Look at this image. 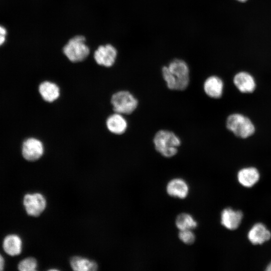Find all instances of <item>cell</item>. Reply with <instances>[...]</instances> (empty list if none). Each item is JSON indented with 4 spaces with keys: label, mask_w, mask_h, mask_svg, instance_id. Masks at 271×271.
Instances as JSON below:
<instances>
[{
    "label": "cell",
    "mask_w": 271,
    "mask_h": 271,
    "mask_svg": "<svg viewBox=\"0 0 271 271\" xmlns=\"http://www.w3.org/2000/svg\"><path fill=\"white\" fill-rule=\"evenodd\" d=\"M167 85L170 90H184L190 83V69L184 60L174 59L167 65Z\"/></svg>",
    "instance_id": "6da1fadb"
},
{
    "label": "cell",
    "mask_w": 271,
    "mask_h": 271,
    "mask_svg": "<svg viewBox=\"0 0 271 271\" xmlns=\"http://www.w3.org/2000/svg\"><path fill=\"white\" fill-rule=\"evenodd\" d=\"M203 87L207 96L212 98H219L223 94V82L217 76H210L204 81Z\"/></svg>",
    "instance_id": "8fae6325"
},
{
    "label": "cell",
    "mask_w": 271,
    "mask_h": 271,
    "mask_svg": "<svg viewBox=\"0 0 271 271\" xmlns=\"http://www.w3.org/2000/svg\"><path fill=\"white\" fill-rule=\"evenodd\" d=\"M82 35L75 36L68 41L63 48V52L69 61L79 62L84 60L89 55L90 49Z\"/></svg>",
    "instance_id": "3957f363"
},
{
    "label": "cell",
    "mask_w": 271,
    "mask_h": 271,
    "mask_svg": "<svg viewBox=\"0 0 271 271\" xmlns=\"http://www.w3.org/2000/svg\"><path fill=\"white\" fill-rule=\"evenodd\" d=\"M106 126L112 133L121 134L126 131L127 122L121 114L115 112L108 117Z\"/></svg>",
    "instance_id": "2e32d148"
},
{
    "label": "cell",
    "mask_w": 271,
    "mask_h": 271,
    "mask_svg": "<svg viewBox=\"0 0 271 271\" xmlns=\"http://www.w3.org/2000/svg\"><path fill=\"white\" fill-rule=\"evenodd\" d=\"M5 252L10 256L20 254L22 250V241L20 237L15 234L7 235L3 242Z\"/></svg>",
    "instance_id": "9a60e30c"
},
{
    "label": "cell",
    "mask_w": 271,
    "mask_h": 271,
    "mask_svg": "<svg viewBox=\"0 0 271 271\" xmlns=\"http://www.w3.org/2000/svg\"><path fill=\"white\" fill-rule=\"evenodd\" d=\"M117 55V49L111 44H107L97 48L94 53V59L98 65L109 67L115 63Z\"/></svg>",
    "instance_id": "52a82bcc"
},
{
    "label": "cell",
    "mask_w": 271,
    "mask_h": 271,
    "mask_svg": "<svg viewBox=\"0 0 271 271\" xmlns=\"http://www.w3.org/2000/svg\"><path fill=\"white\" fill-rule=\"evenodd\" d=\"M265 270L271 271V262L267 265Z\"/></svg>",
    "instance_id": "cb8c5ba5"
},
{
    "label": "cell",
    "mask_w": 271,
    "mask_h": 271,
    "mask_svg": "<svg viewBox=\"0 0 271 271\" xmlns=\"http://www.w3.org/2000/svg\"><path fill=\"white\" fill-rule=\"evenodd\" d=\"M23 204L29 215L36 217L39 216L45 210L46 201L41 194H27L24 197Z\"/></svg>",
    "instance_id": "8992f818"
},
{
    "label": "cell",
    "mask_w": 271,
    "mask_h": 271,
    "mask_svg": "<svg viewBox=\"0 0 271 271\" xmlns=\"http://www.w3.org/2000/svg\"><path fill=\"white\" fill-rule=\"evenodd\" d=\"M5 259L2 255L0 253V271L4 269L5 267Z\"/></svg>",
    "instance_id": "603a6c76"
},
{
    "label": "cell",
    "mask_w": 271,
    "mask_h": 271,
    "mask_svg": "<svg viewBox=\"0 0 271 271\" xmlns=\"http://www.w3.org/2000/svg\"><path fill=\"white\" fill-rule=\"evenodd\" d=\"M44 153L42 143L35 138L25 140L22 146L23 157L29 161H35L40 159Z\"/></svg>",
    "instance_id": "ba28073f"
},
{
    "label": "cell",
    "mask_w": 271,
    "mask_h": 271,
    "mask_svg": "<svg viewBox=\"0 0 271 271\" xmlns=\"http://www.w3.org/2000/svg\"><path fill=\"white\" fill-rule=\"evenodd\" d=\"M7 36V30L3 25H0V46L6 42Z\"/></svg>",
    "instance_id": "7402d4cb"
},
{
    "label": "cell",
    "mask_w": 271,
    "mask_h": 271,
    "mask_svg": "<svg viewBox=\"0 0 271 271\" xmlns=\"http://www.w3.org/2000/svg\"><path fill=\"white\" fill-rule=\"evenodd\" d=\"M156 150L166 158H171L177 154L181 144L179 137L174 132L161 129L158 131L153 138Z\"/></svg>",
    "instance_id": "7a4b0ae2"
},
{
    "label": "cell",
    "mask_w": 271,
    "mask_h": 271,
    "mask_svg": "<svg viewBox=\"0 0 271 271\" xmlns=\"http://www.w3.org/2000/svg\"><path fill=\"white\" fill-rule=\"evenodd\" d=\"M72 269L76 271H94L97 269V264L93 261L80 256H74L70 260Z\"/></svg>",
    "instance_id": "ac0fdd59"
},
{
    "label": "cell",
    "mask_w": 271,
    "mask_h": 271,
    "mask_svg": "<svg viewBox=\"0 0 271 271\" xmlns=\"http://www.w3.org/2000/svg\"><path fill=\"white\" fill-rule=\"evenodd\" d=\"M237 1H239V2H245V1H246L247 0H237Z\"/></svg>",
    "instance_id": "d4e9b609"
},
{
    "label": "cell",
    "mask_w": 271,
    "mask_h": 271,
    "mask_svg": "<svg viewBox=\"0 0 271 271\" xmlns=\"http://www.w3.org/2000/svg\"><path fill=\"white\" fill-rule=\"evenodd\" d=\"M243 217L240 210H234L230 207L224 209L221 213L220 223L226 228L234 230L241 224Z\"/></svg>",
    "instance_id": "9c48e42d"
},
{
    "label": "cell",
    "mask_w": 271,
    "mask_h": 271,
    "mask_svg": "<svg viewBox=\"0 0 271 271\" xmlns=\"http://www.w3.org/2000/svg\"><path fill=\"white\" fill-rule=\"evenodd\" d=\"M238 182L245 187H251L259 180L260 174L254 167L244 168L240 170L237 173Z\"/></svg>",
    "instance_id": "5bb4252c"
},
{
    "label": "cell",
    "mask_w": 271,
    "mask_h": 271,
    "mask_svg": "<svg viewBox=\"0 0 271 271\" xmlns=\"http://www.w3.org/2000/svg\"><path fill=\"white\" fill-rule=\"evenodd\" d=\"M226 127L236 136L246 138L255 131L253 124L247 117L239 113L229 115L226 120Z\"/></svg>",
    "instance_id": "277c9868"
},
{
    "label": "cell",
    "mask_w": 271,
    "mask_h": 271,
    "mask_svg": "<svg viewBox=\"0 0 271 271\" xmlns=\"http://www.w3.org/2000/svg\"><path fill=\"white\" fill-rule=\"evenodd\" d=\"M111 102L113 110L121 114L132 113L138 107L139 101L137 98L127 91H119L111 97Z\"/></svg>",
    "instance_id": "5b68a950"
},
{
    "label": "cell",
    "mask_w": 271,
    "mask_h": 271,
    "mask_svg": "<svg viewBox=\"0 0 271 271\" xmlns=\"http://www.w3.org/2000/svg\"><path fill=\"white\" fill-rule=\"evenodd\" d=\"M39 91L42 97L46 101L52 102L56 100L60 95L59 87L50 81L42 82L39 87Z\"/></svg>",
    "instance_id": "e0dca14e"
},
{
    "label": "cell",
    "mask_w": 271,
    "mask_h": 271,
    "mask_svg": "<svg viewBox=\"0 0 271 271\" xmlns=\"http://www.w3.org/2000/svg\"><path fill=\"white\" fill-rule=\"evenodd\" d=\"M178 236L183 243L187 244H191L195 240V235L192 230H180Z\"/></svg>",
    "instance_id": "44dd1931"
},
{
    "label": "cell",
    "mask_w": 271,
    "mask_h": 271,
    "mask_svg": "<svg viewBox=\"0 0 271 271\" xmlns=\"http://www.w3.org/2000/svg\"><path fill=\"white\" fill-rule=\"evenodd\" d=\"M249 241L253 245H260L268 241L271 232L262 223L254 224L247 233Z\"/></svg>",
    "instance_id": "30bf717a"
},
{
    "label": "cell",
    "mask_w": 271,
    "mask_h": 271,
    "mask_svg": "<svg viewBox=\"0 0 271 271\" xmlns=\"http://www.w3.org/2000/svg\"><path fill=\"white\" fill-rule=\"evenodd\" d=\"M175 224L179 230H192L198 225L193 217L187 213L179 214L176 219Z\"/></svg>",
    "instance_id": "d6986e66"
},
{
    "label": "cell",
    "mask_w": 271,
    "mask_h": 271,
    "mask_svg": "<svg viewBox=\"0 0 271 271\" xmlns=\"http://www.w3.org/2000/svg\"><path fill=\"white\" fill-rule=\"evenodd\" d=\"M233 83L236 88L242 93H251L255 88L253 77L245 72L237 73L234 77Z\"/></svg>",
    "instance_id": "4fadbf2b"
},
{
    "label": "cell",
    "mask_w": 271,
    "mask_h": 271,
    "mask_svg": "<svg viewBox=\"0 0 271 271\" xmlns=\"http://www.w3.org/2000/svg\"><path fill=\"white\" fill-rule=\"evenodd\" d=\"M37 266V260L32 257L22 260L18 264V269L21 271H34Z\"/></svg>",
    "instance_id": "ffe728a7"
},
{
    "label": "cell",
    "mask_w": 271,
    "mask_h": 271,
    "mask_svg": "<svg viewBox=\"0 0 271 271\" xmlns=\"http://www.w3.org/2000/svg\"><path fill=\"white\" fill-rule=\"evenodd\" d=\"M166 191L171 197L184 199L187 197L189 188L186 182L181 178H175L170 180L167 185Z\"/></svg>",
    "instance_id": "7c38bea8"
}]
</instances>
